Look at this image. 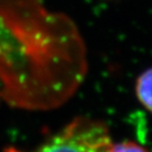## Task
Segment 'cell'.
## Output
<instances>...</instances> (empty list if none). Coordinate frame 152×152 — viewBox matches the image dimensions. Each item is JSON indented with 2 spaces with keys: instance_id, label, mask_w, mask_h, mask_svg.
I'll return each instance as SVG.
<instances>
[{
  "instance_id": "7a4b0ae2",
  "label": "cell",
  "mask_w": 152,
  "mask_h": 152,
  "mask_svg": "<svg viewBox=\"0 0 152 152\" xmlns=\"http://www.w3.org/2000/svg\"><path fill=\"white\" fill-rule=\"evenodd\" d=\"M135 92L140 104L152 113V66L140 75L136 80Z\"/></svg>"
},
{
  "instance_id": "6da1fadb",
  "label": "cell",
  "mask_w": 152,
  "mask_h": 152,
  "mask_svg": "<svg viewBox=\"0 0 152 152\" xmlns=\"http://www.w3.org/2000/svg\"><path fill=\"white\" fill-rule=\"evenodd\" d=\"M113 142L102 121L81 117L64 127L36 152H109ZM7 152H21L10 148Z\"/></svg>"
},
{
  "instance_id": "3957f363",
  "label": "cell",
  "mask_w": 152,
  "mask_h": 152,
  "mask_svg": "<svg viewBox=\"0 0 152 152\" xmlns=\"http://www.w3.org/2000/svg\"><path fill=\"white\" fill-rule=\"evenodd\" d=\"M109 152H149L146 148L138 145L134 142L125 140V142H117L112 145Z\"/></svg>"
}]
</instances>
